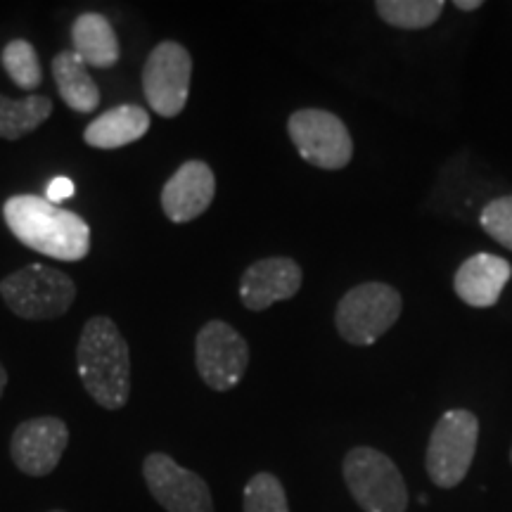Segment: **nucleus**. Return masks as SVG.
I'll list each match as a JSON object with an SVG mask.
<instances>
[{
    "mask_svg": "<svg viewBox=\"0 0 512 512\" xmlns=\"http://www.w3.org/2000/svg\"><path fill=\"white\" fill-rule=\"evenodd\" d=\"M10 233L38 254L60 261H81L91 249L88 223L46 197L15 195L3 207Z\"/></svg>",
    "mask_w": 512,
    "mask_h": 512,
    "instance_id": "nucleus-1",
    "label": "nucleus"
},
{
    "mask_svg": "<svg viewBox=\"0 0 512 512\" xmlns=\"http://www.w3.org/2000/svg\"><path fill=\"white\" fill-rule=\"evenodd\" d=\"M76 366L86 392L107 411H119L131 394V351L117 323L95 316L83 325Z\"/></svg>",
    "mask_w": 512,
    "mask_h": 512,
    "instance_id": "nucleus-2",
    "label": "nucleus"
},
{
    "mask_svg": "<svg viewBox=\"0 0 512 512\" xmlns=\"http://www.w3.org/2000/svg\"><path fill=\"white\" fill-rule=\"evenodd\" d=\"M344 482L363 512H406L408 489L394 460L377 448L356 446L344 458Z\"/></svg>",
    "mask_w": 512,
    "mask_h": 512,
    "instance_id": "nucleus-3",
    "label": "nucleus"
},
{
    "mask_svg": "<svg viewBox=\"0 0 512 512\" xmlns=\"http://www.w3.org/2000/svg\"><path fill=\"white\" fill-rule=\"evenodd\" d=\"M0 294L15 316L50 320L60 318L72 309L76 285L67 273L43 264H31L22 271L10 273L0 283Z\"/></svg>",
    "mask_w": 512,
    "mask_h": 512,
    "instance_id": "nucleus-4",
    "label": "nucleus"
},
{
    "mask_svg": "<svg viewBox=\"0 0 512 512\" xmlns=\"http://www.w3.org/2000/svg\"><path fill=\"white\" fill-rule=\"evenodd\" d=\"M477 437L479 420L472 411L453 408L441 415L432 430L425 458L432 484H437L439 489H453L463 482L475 460Z\"/></svg>",
    "mask_w": 512,
    "mask_h": 512,
    "instance_id": "nucleus-5",
    "label": "nucleus"
},
{
    "mask_svg": "<svg viewBox=\"0 0 512 512\" xmlns=\"http://www.w3.org/2000/svg\"><path fill=\"white\" fill-rule=\"evenodd\" d=\"M401 316V294L392 285L363 283L339 299L335 325L342 339L354 347H368Z\"/></svg>",
    "mask_w": 512,
    "mask_h": 512,
    "instance_id": "nucleus-6",
    "label": "nucleus"
},
{
    "mask_svg": "<svg viewBox=\"0 0 512 512\" xmlns=\"http://www.w3.org/2000/svg\"><path fill=\"white\" fill-rule=\"evenodd\" d=\"M294 147L304 162L325 171L344 169L354 157V140L347 124L325 110H299L287 121Z\"/></svg>",
    "mask_w": 512,
    "mask_h": 512,
    "instance_id": "nucleus-7",
    "label": "nucleus"
},
{
    "mask_svg": "<svg viewBox=\"0 0 512 512\" xmlns=\"http://www.w3.org/2000/svg\"><path fill=\"white\" fill-rule=\"evenodd\" d=\"M195 361L202 382L214 392H228L245 377L249 347L245 337L223 320H209L197 332Z\"/></svg>",
    "mask_w": 512,
    "mask_h": 512,
    "instance_id": "nucleus-8",
    "label": "nucleus"
},
{
    "mask_svg": "<svg viewBox=\"0 0 512 512\" xmlns=\"http://www.w3.org/2000/svg\"><path fill=\"white\" fill-rule=\"evenodd\" d=\"M192 57L176 41H164L152 50L143 67V91L159 117H176L190 95Z\"/></svg>",
    "mask_w": 512,
    "mask_h": 512,
    "instance_id": "nucleus-9",
    "label": "nucleus"
},
{
    "mask_svg": "<svg viewBox=\"0 0 512 512\" xmlns=\"http://www.w3.org/2000/svg\"><path fill=\"white\" fill-rule=\"evenodd\" d=\"M150 494L166 512H214V498L200 475L166 453H150L143 463Z\"/></svg>",
    "mask_w": 512,
    "mask_h": 512,
    "instance_id": "nucleus-10",
    "label": "nucleus"
},
{
    "mask_svg": "<svg viewBox=\"0 0 512 512\" xmlns=\"http://www.w3.org/2000/svg\"><path fill=\"white\" fill-rule=\"evenodd\" d=\"M69 444V427L60 418L24 420L12 432L10 456L19 472L29 477H46L60 465Z\"/></svg>",
    "mask_w": 512,
    "mask_h": 512,
    "instance_id": "nucleus-11",
    "label": "nucleus"
},
{
    "mask_svg": "<svg viewBox=\"0 0 512 512\" xmlns=\"http://www.w3.org/2000/svg\"><path fill=\"white\" fill-rule=\"evenodd\" d=\"M302 268L287 256L254 261L240 280V299L249 311H266L275 302H287L302 290Z\"/></svg>",
    "mask_w": 512,
    "mask_h": 512,
    "instance_id": "nucleus-12",
    "label": "nucleus"
},
{
    "mask_svg": "<svg viewBox=\"0 0 512 512\" xmlns=\"http://www.w3.org/2000/svg\"><path fill=\"white\" fill-rule=\"evenodd\" d=\"M216 195L214 171L204 162H185L162 190V209L166 219L174 223H190L200 219L211 207Z\"/></svg>",
    "mask_w": 512,
    "mask_h": 512,
    "instance_id": "nucleus-13",
    "label": "nucleus"
},
{
    "mask_svg": "<svg viewBox=\"0 0 512 512\" xmlns=\"http://www.w3.org/2000/svg\"><path fill=\"white\" fill-rule=\"evenodd\" d=\"M512 278V266L496 254H475L465 259L453 275V290L467 306L491 309L498 304L505 285Z\"/></svg>",
    "mask_w": 512,
    "mask_h": 512,
    "instance_id": "nucleus-14",
    "label": "nucleus"
},
{
    "mask_svg": "<svg viewBox=\"0 0 512 512\" xmlns=\"http://www.w3.org/2000/svg\"><path fill=\"white\" fill-rule=\"evenodd\" d=\"M150 128V114L138 105H121L93 119L83 131L86 145L98 150H117L140 140Z\"/></svg>",
    "mask_w": 512,
    "mask_h": 512,
    "instance_id": "nucleus-15",
    "label": "nucleus"
},
{
    "mask_svg": "<svg viewBox=\"0 0 512 512\" xmlns=\"http://www.w3.org/2000/svg\"><path fill=\"white\" fill-rule=\"evenodd\" d=\"M74 53L81 57L88 67L107 69L119 62L121 48L119 38L114 34L110 19L98 12H83L72 24Z\"/></svg>",
    "mask_w": 512,
    "mask_h": 512,
    "instance_id": "nucleus-16",
    "label": "nucleus"
},
{
    "mask_svg": "<svg viewBox=\"0 0 512 512\" xmlns=\"http://www.w3.org/2000/svg\"><path fill=\"white\" fill-rule=\"evenodd\" d=\"M53 76L64 105L69 110L88 114L100 105V91L88 74V64L74 50H62L53 60Z\"/></svg>",
    "mask_w": 512,
    "mask_h": 512,
    "instance_id": "nucleus-17",
    "label": "nucleus"
},
{
    "mask_svg": "<svg viewBox=\"0 0 512 512\" xmlns=\"http://www.w3.org/2000/svg\"><path fill=\"white\" fill-rule=\"evenodd\" d=\"M53 114V102L46 95H29L10 100L0 95V138L17 140L34 133Z\"/></svg>",
    "mask_w": 512,
    "mask_h": 512,
    "instance_id": "nucleus-18",
    "label": "nucleus"
},
{
    "mask_svg": "<svg viewBox=\"0 0 512 512\" xmlns=\"http://www.w3.org/2000/svg\"><path fill=\"white\" fill-rule=\"evenodd\" d=\"M377 15L394 29H427L444 12L441 0H380L375 5Z\"/></svg>",
    "mask_w": 512,
    "mask_h": 512,
    "instance_id": "nucleus-19",
    "label": "nucleus"
},
{
    "mask_svg": "<svg viewBox=\"0 0 512 512\" xmlns=\"http://www.w3.org/2000/svg\"><path fill=\"white\" fill-rule=\"evenodd\" d=\"M0 60H3L5 72H8L10 79L15 81L19 88H24V91H34V88L41 86L43 81L41 62H38L36 48L31 46L29 41H22V38L10 41L8 46L3 48Z\"/></svg>",
    "mask_w": 512,
    "mask_h": 512,
    "instance_id": "nucleus-20",
    "label": "nucleus"
},
{
    "mask_svg": "<svg viewBox=\"0 0 512 512\" xmlns=\"http://www.w3.org/2000/svg\"><path fill=\"white\" fill-rule=\"evenodd\" d=\"M242 512H290L280 479L271 472H259L245 486Z\"/></svg>",
    "mask_w": 512,
    "mask_h": 512,
    "instance_id": "nucleus-21",
    "label": "nucleus"
},
{
    "mask_svg": "<svg viewBox=\"0 0 512 512\" xmlns=\"http://www.w3.org/2000/svg\"><path fill=\"white\" fill-rule=\"evenodd\" d=\"M479 223L498 245L512 252V195L498 197V200L486 204L482 216H479Z\"/></svg>",
    "mask_w": 512,
    "mask_h": 512,
    "instance_id": "nucleus-22",
    "label": "nucleus"
},
{
    "mask_svg": "<svg viewBox=\"0 0 512 512\" xmlns=\"http://www.w3.org/2000/svg\"><path fill=\"white\" fill-rule=\"evenodd\" d=\"M74 192H76V185L69 181V178L60 176V178H53V181H50L48 190H46V200L53 204H60L62 200H69Z\"/></svg>",
    "mask_w": 512,
    "mask_h": 512,
    "instance_id": "nucleus-23",
    "label": "nucleus"
},
{
    "mask_svg": "<svg viewBox=\"0 0 512 512\" xmlns=\"http://www.w3.org/2000/svg\"><path fill=\"white\" fill-rule=\"evenodd\" d=\"M456 8L463 12H472V10L482 8V3H479V0H456Z\"/></svg>",
    "mask_w": 512,
    "mask_h": 512,
    "instance_id": "nucleus-24",
    "label": "nucleus"
},
{
    "mask_svg": "<svg viewBox=\"0 0 512 512\" xmlns=\"http://www.w3.org/2000/svg\"><path fill=\"white\" fill-rule=\"evenodd\" d=\"M5 387H8V370H5L3 363H0V399H3Z\"/></svg>",
    "mask_w": 512,
    "mask_h": 512,
    "instance_id": "nucleus-25",
    "label": "nucleus"
},
{
    "mask_svg": "<svg viewBox=\"0 0 512 512\" xmlns=\"http://www.w3.org/2000/svg\"><path fill=\"white\" fill-rule=\"evenodd\" d=\"M510 460H512V448H510Z\"/></svg>",
    "mask_w": 512,
    "mask_h": 512,
    "instance_id": "nucleus-26",
    "label": "nucleus"
},
{
    "mask_svg": "<svg viewBox=\"0 0 512 512\" xmlns=\"http://www.w3.org/2000/svg\"><path fill=\"white\" fill-rule=\"evenodd\" d=\"M53 512H64V510H53Z\"/></svg>",
    "mask_w": 512,
    "mask_h": 512,
    "instance_id": "nucleus-27",
    "label": "nucleus"
}]
</instances>
